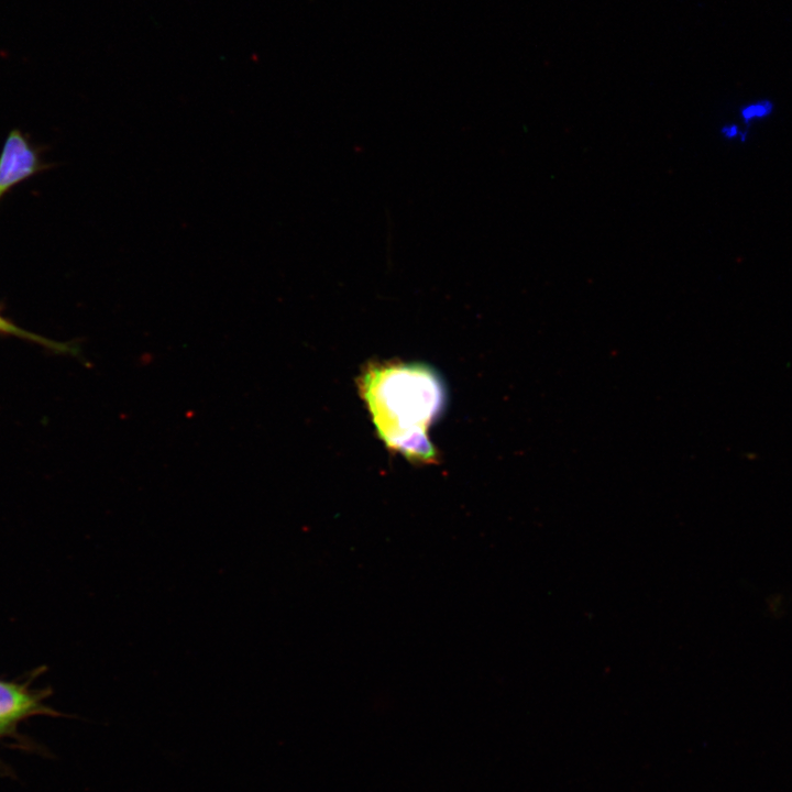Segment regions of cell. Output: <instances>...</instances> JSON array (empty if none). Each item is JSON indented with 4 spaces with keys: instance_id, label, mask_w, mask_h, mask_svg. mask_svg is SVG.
Masks as SVG:
<instances>
[{
    "instance_id": "7a4b0ae2",
    "label": "cell",
    "mask_w": 792,
    "mask_h": 792,
    "mask_svg": "<svg viewBox=\"0 0 792 792\" xmlns=\"http://www.w3.org/2000/svg\"><path fill=\"white\" fill-rule=\"evenodd\" d=\"M37 168L34 150L19 131L9 135L0 156V196Z\"/></svg>"
},
{
    "instance_id": "277c9868",
    "label": "cell",
    "mask_w": 792,
    "mask_h": 792,
    "mask_svg": "<svg viewBox=\"0 0 792 792\" xmlns=\"http://www.w3.org/2000/svg\"><path fill=\"white\" fill-rule=\"evenodd\" d=\"M0 332L6 333V334L15 336L18 338L31 340L35 343L44 345L45 348L58 350L62 352L64 350H67V348L64 344L51 341V340L43 338L38 334H35L33 332H29V331L18 327L16 324L12 323L8 319L3 318L1 315H0Z\"/></svg>"
},
{
    "instance_id": "8992f818",
    "label": "cell",
    "mask_w": 792,
    "mask_h": 792,
    "mask_svg": "<svg viewBox=\"0 0 792 792\" xmlns=\"http://www.w3.org/2000/svg\"><path fill=\"white\" fill-rule=\"evenodd\" d=\"M721 132L727 139H734L739 134V130L736 124L725 125L722 128Z\"/></svg>"
},
{
    "instance_id": "5b68a950",
    "label": "cell",
    "mask_w": 792,
    "mask_h": 792,
    "mask_svg": "<svg viewBox=\"0 0 792 792\" xmlns=\"http://www.w3.org/2000/svg\"><path fill=\"white\" fill-rule=\"evenodd\" d=\"M773 110V105L768 101H759L756 103L748 105L741 109V118L748 124L754 119H760L769 116Z\"/></svg>"
},
{
    "instance_id": "3957f363",
    "label": "cell",
    "mask_w": 792,
    "mask_h": 792,
    "mask_svg": "<svg viewBox=\"0 0 792 792\" xmlns=\"http://www.w3.org/2000/svg\"><path fill=\"white\" fill-rule=\"evenodd\" d=\"M35 706V700L23 689L0 682V730L32 712Z\"/></svg>"
},
{
    "instance_id": "6da1fadb",
    "label": "cell",
    "mask_w": 792,
    "mask_h": 792,
    "mask_svg": "<svg viewBox=\"0 0 792 792\" xmlns=\"http://www.w3.org/2000/svg\"><path fill=\"white\" fill-rule=\"evenodd\" d=\"M359 388L387 449L415 463L437 459L428 431L443 413L447 392L433 369L416 362L374 363L362 371Z\"/></svg>"
}]
</instances>
